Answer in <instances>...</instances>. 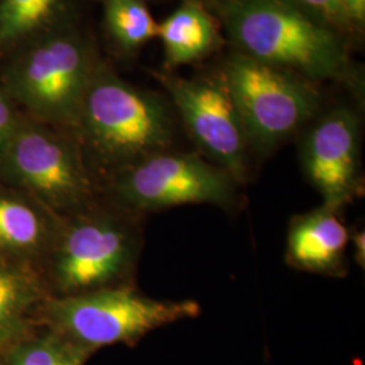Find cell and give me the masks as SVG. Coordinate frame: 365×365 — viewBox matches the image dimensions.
<instances>
[{
    "label": "cell",
    "instance_id": "cell-1",
    "mask_svg": "<svg viewBox=\"0 0 365 365\" xmlns=\"http://www.w3.org/2000/svg\"><path fill=\"white\" fill-rule=\"evenodd\" d=\"M141 218L101 195L60 218L39 269L51 297L134 284L144 248Z\"/></svg>",
    "mask_w": 365,
    "mask_h": 365
},
{
    "label": "cell",
    "instance_id": "cell-2",
    "mask_svg": "<svg viewBox=\"0 0 365 365\" xmlns=\"http://www.w3.org/2000/svg\"><path fill=\"white\" fill-rule=\"evenodd\" d=\"M73 133L86 163L103 182L172 143L170 113L161 102L96 68L78 107Z\"/></svg>",
    "mask_w": 365,
    "mask_h": 365
},
{
    "label": "cell",
    "instance_id": "cell-3",
    "mask_svg": "<svg viewBox=\"0 0 365 365\" xmlns=\"http://www.w3.org/2000/svg\"><path fill=\"white\" fill-rule=\"evenodd\" d=\"M96 68L87 39L69 26L0 60V84L24 115L73 131Z\"/></svg>",
    "mask_w": 365,
    "mask_h": 365
},
{
    "label": "cell",
    "instance_id": "cell-4",
    "mask_svg": "<svg viewBox=\"0 0 365 365\" xmlns=\"http://www.w3.org/2000/svg\"><path fill=\"white\" fill-rule=\"evenodd\" d=\"M0 182L30 196L58 218L99 197L75 133L24 115L3 156Z\"/></svg>",
    "mask_w": 365,
    "mask_h": 365
},
{
    "label": "cell",
    "instance_id": "cell-5",
    "mask_svg": "<svg viewBox=\"0 0 365 365\" xmlns=\"http://www.w3.org/2000/svg\"><path fill=\"white\" fill-rule=\"evenodd\" d=\"M202 313L192 299H155L134 284L53 298L41 309L38 322L93 353L101 348L134 345L150 331L194 319Z\"/></svg>",
    "mask_w": 365,
    "mask_h": 365
},
{
    "label": "cell",
    "instance_id": "cell-6",
    "mask_svg": "<svg viewBox=\"0 0 365 365\" xmlns=\"http://www.w3.org/2000/svg\"><path fill=\"white\" fill-rule=\"evenodd\" d=\"M235 179L197 155L160 152L107 178L99 195L119 209L143 217L185 205L232 209L237 203Z\"/></svg>",
    "mask_w": 365,
    "mask_h": 365
},
{
    "label": "cell",
    "instance_id": "cell-7",
    "mask_svg": "<svg viewBox=\"0 0 365 365\" xmlns=\"http://www.w3.org/2000/svg\"><path fill=\"white\" fill-rule=\"evenodd\" d=\"M225 19L252 58L327 78L342 66L337 38L283 0H230Z\"/></svg>",
    "mask_w": 365,
    "mask_h": 365
},
{
    "label": "cell",
    "instance_id": "cell-8",
    "mask_svg": "<svg viewBox=\"0 0 365 365\" xmlns=\"http://www.w3.org/2000/svg\"><path fill=\"white\" fill-rule=\"evenodd\" d=\"M248 141L269 149L313 117L317 98L294 78L255 58H237L225 83Z\"/></svg>",
    "mask_w": 365,
    "mask_h": 365
},
{
    "label": "cell",
    "instance_id": "cell-9",
    "mask_svg": "<svg viewBox=\"0 0 365 365\" xmlns=\"http://www.w3.org/2000/svg\"><path fill=\"white\" fill-rule=\"evenodd\" d=\"M163 83L196 144L241 185L248 178V137L226 86L168 78Z\"/></svg>",
    "mask_w": 365,
    "mask_h": 365
},
{
    "label": "cell",
    "instance_id": "cell-10",
    "mask_svg": "<svg viewBox=\"0 0 365 365\" xmlns=\"http://www.w3.org/2000/svg\"><path fill=\"white\" fill-rule=\"evenodd\" d=\"M307 180L322 205L342 210L361 194L359 175V123L352 113L337 110L314 126L303 144Z\"/></svg>",
    "mask_w": 365,
    "mask_h": 365
},
{
    "label": "cell",
    "instance_id": "cell-11",
    "mask_svg": "<svg viewBox=\"0 0 365 365\" xmlns=\"http://www.w3.org/2000/svg\"><path fill=\"white\" fill-rule=\"evenodd\" d=\"M339 211L321 205L291 218L284 256L287 265L309 274L333 277L346 274L351 230L341 220Z\"/></svg>",
    "mask_w": 365,
    "mask_h": 365
},
{
    "label": "cell",
    "instance_id": "cell-12",
    "mask_svg": "<svg viewBox=\"0 0 365 365\" xmlns=\"http://www.w3.org/2000/svg\"><path fill=\"white\" fill-rule=\"evenodd\" d=\"M60 218L19 191L0 190V259L41 261Z\"/></svg>",
    "mask_w": 365,
    "mask_h": 365
},
{
    "label": "cell",
    "instance_id": "cell-13",
    "mask_svg": "<svg viewBox=\"0 0 365 365\" xmlns=\"http://www.w3.org/2000/svg\"><path fill=\"white\" fill-rule=\"evenodd\" d=\"M51 294L33 262L0 259V353L31 333Z\"/></svg>",
    "mask_w": 365,
    "mask_h": 365
},
{
    "label": "cell",
    "instance_id": "cell-14",
    "mask_svg": "<svg viewBox=\"0 0 365 365\" xmlns=\"http://www.w3.org/2000/svg\"><path fill=\"white\" fill-rule=\"evenodd\" d=\"M72 0H0V60L36 39L69 27Z\"/></svg>",
    "mask_w": 365,
    "mask_h": 365
},
{
    "label": "cell",
    "instance_id": "cell-15",
    "mask_svg": "<svg viewBox=\"0 0 365 365\" xmlns=\"http://www.w3.org/2000/svg\"><path fill=\"white\" fill-rule=\"evenodd\" d=\"M157 37L164 43L168 63L180 66L209 52L217 30L199 3L187 1L158 25Z\"/></svg>",
    "mask_w": 365,
    "mask_h": 365
},
{
    "label": "cell",
    "instance_id": "cell-16",
    "mask_svg": "<svg viewBox=\"0 0 365 365\" xmlns=\"http://www.w3.org/2000/svg\"><path fill=\"white\" fill-rule=\"evenodd\" d=\"M92 353L46 327V331L14 344L4 352V365H84Z\"/></svg>",
    "mask_w": 365,
    "mask_h": 365
},
{
    "label": "cell",
    "instance_id": "cell-17",
    "mask_svg": "<svg viewBox=\"0 0 365 365\" xmlns=\"http://www.w3.org/2000/svg\"><path fill=\"white\" fill-rule=\"evenodd\" d=\"M108 36L123 51L157 37L158 25L143 0H101Z\"/></svg>",
    "mask_w": 365,
    "mask_h": 365
},
{
    "label": "cell",
    "instance_id": "cell-18",
    "mask_svg": "<svg viewBox=\"0 0 365 365\" xmlns=\"http://www.w3.org/2000/svg\"><path fill=\"white\" fill-rule=\"evenodd\" d=\"M24 114L0 84V157L16 130Z\"/></svg>",
    "mask_w": 365,
    "mask_h": 365
},
{
    "label": "cell",
    "instance_id": "cell-19",
    "mask_svg": "<svg viewBox=\"0 0 365 365\" xmlns=\"http://www.w3.org/2000/svg\"><path fill=\"white\" fill-rule=\"evenodd\" d=\"M307 6L325 14L329 18H341L346 15L344 0H303Z\"/></svg>",
    "mask_w": 365,
    "mask_h": 365
},
{
    "label": "cell",
    "instance_id": "cell-20",
    "mask_svg": "<svg viewBox=\"0 0 365 365\" xmlns=\"http://www.w3.org/2000/svg\"><path fill=\"white\" fill-rule=\"evenodd\" d=\"M349 244H352L353 257L361 268L365 265V235L364 230H353L349 235Z\"/></svg>",
    "mask_w": 365,
    "mask_h": 365
},
{
    "label": "cell",
    "instance_id": "cell-21",
    "mask_svg": "<svg viewBox=\"0 0 365 365\" xmlns=\"http://www.w3.org/2000/svg\"><path fill=\"white\" fill-rule=\"evenodd\" d=\"M346 15L357 21H363L365 15V0H344Z\"/></svg>",
    "mask_w": 365,
    "mask_h": 365
}]
</instances>
